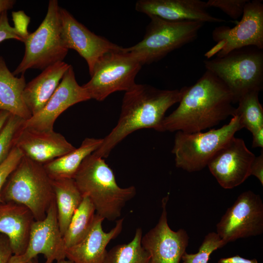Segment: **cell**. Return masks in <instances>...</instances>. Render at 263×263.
<instances>
[{
  "instance_id": "cell-1",
  "label": "cell",
  "mask_w": 263,
  "mask_h": 263,
  "mask_svg": "<svg viewBox=\"0 0 263 263\" xmlns=\"http://www.w3.org/2000/svg\"><path fill=\"white\" fill-rule=\"evenodd\" d=\"M178 107L165 116L158 132L193 133L218 125L235 115L233 95L217 77L206 71L184 92Z\"/></svg>"
},
{
  "instance_id": "cell-2",
  "label": "cell",
  "mask_w": 263,
  "mask_h": 263,
  "mask_svg": "<svg viewBox=\"0 0 263 263\" xmlns=\"http://www.w3.org/2000/svg\"><path fill=\"white\" fill-rule=\"evenodd\" d=\"M184 92V87L180 90H160L147 84H136L124 94L116 125L94 153L105 158L133 132L144 128L158 131L166 112L180 102Z\"/></svg>"
},
{
  "instance_id": "cell-3",
  "label": "cell",
  "mask_w": 263,
  "mask_h": 263,
  "mask_svg": "<svg viewBox=\"0 0 263 263\" xmlns=\"http://www.w3.org/2000/svg\"><path fill=\"white\" fill-rule=\"evenodd\" d=\"M73 179L83 197L93 204L96 213L110 221L120 217L124 206L136 194L134 186L119 187L113 169L94 152L83 161Z\"/></svg>"
},
{
  "instance_id": "cell-4",
  "label": "cell",
  "mask_w": 263,
  "mask_h": 263,
  "mask_svg": "<svg viewBox=\"0 0 263 263\" xmlns=\"http://www.w3.org/2000/svg\"><path fill=\"white\" fill-rule=\"evenodd\" d=\"M0 198L25 206L35 221L45 218L55 199L52 179L43 165L24 156L7 178Z\"/></svg>"
},
{
  "instance_id": "cell-5",
  "label": "cell",
  "mask_w": 263,
  "mask_h": 263,
  "mask_svg": "<svg viewBox=\"0 0 263 263\" xmlns=\"http://www.w3.org/2000/svg\"><path fill=\"white\" fill-rule=\"evenodd\" d=\"M206 71L217 77L231 93L234 103L263 87V50L250 46L204 61Z\"/></svg>"
},
{
  "instance_id": "cell-6",
  "label": "cell",
  "mask_w": 263,
  "mask_h": 263,
  "mask_svg": "<svg viewBox=\"0 0 263 263\" xmlns=\"http://www.w3.org/2000/svg\"><path fill=\"white\" fill-rule=\"evenodd\" d=\"M143 39L124 50L142 65L164 58L169 53L194 41L204 23L195 21H172L150 17Z\"/></svg>"
},
{
  "instance_id": "cell-7",
  "label": "cell",
  "mask_w": 263,
  "mask_h": 263,
  "mask_svg": "<svg viewBox=\"0 0 263 263\" xmlns=\"http://www.w3.org/2000/svg\"><path fill=\"white\" fill-rule=\"evenodd\" d=\"M242 129L239 117L235 115L228 124L217 129L193 133L177 132L171 150L176 167L189 172L203 169L218 150Z\"/></svg>"
},
{
  "instance_id": "cell-8",
  "label": "cell",
  "mask_w": 263,
  "mask_h": 263,
  "mask_svg": "<svg viewBox=\"0 0 263 263\" xmlns=\"http://www.w3.org/2000/svg\"><path fill=\"white\" fill-rule=\"evenodd\" d=\"M59 7L57 0H49L45 18L37 30L30 33L24 41V55L12 72L14 75L23 74L30 69L44 70L63 61L68 50L61 39Z\"/></svg>"
},
{
  "instance_id": "cell-9",
  "label": "cell",
  "mask_w": 263,
  "mask_h": 263,
  "mask_svg": "<svg viewBox=\"0 0 263 263\" xmlns=\"http://www.w3.org/2000/svg\"><path fill=\"white\" fill-rule=\"evenodd\" d=\"M138 59L124 48L108 52L95 64L91 79L82 86L91 99L102 101L115 92H127L135 85L142 67Z\"/></svg>"
},
{
  "instance_id": "cell-10",
  "label": "cell",
  "mask_w": 263,
  "mask_h": 263,
  "mask_svg": "<svg viewBox=\"0 0 263 263\" xmlns=\"http://www.w3.org/2000/svg\"><path fill=\"white\" fill-rule=\"evenodd\" d=\"M212 37L216 45L206 53L207 59L215 55L223 56L232 51L253 46L263 49V3L249 0L245 5L241 20L233 28L215 27Z\"/></svg>"
},
{
  "instance_id": "cell-11",
  "label": "cell",
  "mask_w": 263,
  "mask_h": 263,
  "mask_svg": "<svg viewBox=\"0 0 263 263\" xmlns=\"http://www.w3.org/2000/svg\"><path fill=\"white\" fill-rule=\"evenodd\" d=\"M217 233L227 244L263 232V203L251 190L240 194L217 224Z\"/></svg>"
},
{
  "instance_id": "cell-12",
  "label": "cell",
  "mask_w": 263,
  "mask_h": 263,
  "mask_svg": "<svg viewBox=\"0 0 263 263\" xmlns=\"http://www.w3.org/2000/svg\"><path fill=\"white\" fill-rule=\"evenodd\" d=\"M255 157L243 139L233 136L213 156L207 166L222 188L231 189L251 175Z\"/></svg>"
},
{
  "instance_id": "cell-13",
  "label": "cell",
  "mask_w": 263,
  "mask_h": 263,
  "mask_svg": "<svg viewBox=\"0 0 263 263\" xmlns=\"http://www.w3.org/2000/svg\"><path fill=\"white\" fill-rule=\"evenodd\" d=\"M60 37L64 47L76 51L86 61L92 75L94 68L104 54L122 47L90 31L67 10L59 7Z\"/></svg>"
},
{
  "instance_id": "cell-14",
  "label": "cell",
  "mask_w": 263,
  "mask_h": 263,
  "mask_svg": "<svg viewBox=\"0 0 263 263\" xmlns=\"http://www.w3.org/2000/svg\"><path fill=\"white\" fill-rule=\"evenodd\" d=\"M169 194L162 200V211L157 224L142 235L141 244L150 255L148 263H180L188 245L184 229L175 231L168 224L167 204Z\"/></svg>"
},
{
  "instance_id": "cell-15",
  "label": "cell",
  "mask_w": 263,
  "mask_h": 263,
  "mask_svg": "<svg viewBox=\"0 0 263 263\" xmlns=\"http://www.w3.org/2000/svg\"><path fill=\"white\" fill-rule=\"evenodd\" d=\"M90 99L85 89L77 82L71 65L45 106L24 121L23 127L40 131H53L55 121L63 112L75 104Z\"/></svg>"
},
{
  "instance_id": "cell-16",
  "label": "cell",
  "mask_w": 263,
  "mask_h": 263,
  "mask_svg": "<svg viewBox=\"0 0 263 263\" xmlns=\"http://www.w3.org/2000/svg\"><path fill=\"white\" fill-rule=\"evenodd\" d=\"M66 247L60 231L57 209L55 200L47 210L43 220L35 221L32 224L26 250L21 255L27 263L38 255L42 254L45 263H53L65 259Z\"/></svg>"
},
{
  "instance_id": "cell-17",
  "label": "cell",
  "mask_w": 263,
  "mask_h": 263,
  "mask_svg": "<svg viewBox=\"0 0 263 263\" xmlns=\"http://www.w3.org/2000/svg\"><path fill=\"white\" fill-rule=\"evenodd\" d=\"M14 146L25 156L44 165L72 151L75 147L54 130L37 131L22 126L17 133Z\"/></svg>"
},
{
  "instance_id": "cell-18",
  "label": "cell",
  "mask_w": 263,
  "mask_h": 263,
  "mask_svg": "<svg viewBox=\"0 0 263 263\" xmlns=\"http://www.w3.org/2000/svg\"><path fill=\"white\" fill-rule=\"evenodd\" d=\"M135 10L150 16L172 21L222 23L226 21L211 15L206 2L201 0H139Z\"/></svg>"
},
{
  "instance_id": "cell-19",
  "label": "cell",
  "mask_w": 263,
  "mask_h": 263,
  "mask_svg": "<svg viewBox=\"0 0 263 263\" xmlns=\"http://www.w3.org/2000/svg\"><path fill=\"white\" fill-rule=\"evenodd\" d=\"M104 219L96 213L93 225L86 237L77 244L66 249V258L73 263H103L106 247L123 228L124 218L117 220L109 232L102 228Z\"/></svg>"
},
{
  "instance_id": "cell-20",
  "label": "cell",
  "mask_w": 263,
  "mask_h": 263,
  "mask_svg": "<svg viewBox=\"0 0 263 263\" xmlns=\"http://www.w3.org/2000/svg\"><path fill=\"white\" fill-rule=\"evenodd\" d=\"M35 221L32 212L25 206L0 202V233L9 239L14 255H21L25 252Z\"/></svg>"
},
{
  "instance_id": "cell-21",
  "label": "cell",
  "mask_w": 263,
  "mask_h": 263,
  "mask_svg": "<svg viewBox=\"0 0 263 263\" xmlns=\"http://www.w3.org/2000/svg\"><path fill=\"white\" fill-rule=\"evenodd\" d=\"M70 65L64 61H58L43 70L26 84L22 97L32 116L45 106Z\"/></svg>"
},
{
  "instance_id": "cell-22",
  "label": "cell",
  "mask_w": 263,
  "mask_h": 263,
  "mask_svg": "<svg viewBox=\"0 0 263 263\" xmlns=\"http://www.w3.org/2000/svg\"><path fill=\"white\" fill-rule=\"evenodd\" d=\"M26 83L24 74L14 75L0 56V111H5L25 121L32 114L24 102L22 94Z\"/></svg>"
},
{
  "instance_id": "cell-23",
  "label": "cell",
  "mask_w": 263,
  "mask_h": 263,
  "mask_svg": "<svg viewBox=\"0 0 263 263\" xmlns=\"http://www.w3.org/2000/svg\"><path fill=\"white\" fill-rule=\"evenodd\" d=\"M102 142V138H86L78 148L43 167L51 179H73L83 161L96 150Z\"/></svg>"
},
{
  "instance_id": "cell-24",
  "label": "cell",
  "mask_w": 263,
  "mask_h": 263,
  "mask_svg": "<svg viewBox=\"0 0 263 263\" xmlns=\"http://www.w3.org/2000/svg\"><path fill=\"white\" fill-rule=\"evenodd\" d=\"M52 182L59 227L63 236L83 197L73 178L52 179Z\"/></svg>"
},
{
  "instance_id": "cell-25",
  "label": "cell",
  "mask_w": 263,
  "mask_h": 263,
  "mask_svg": "<svg viewBox=\"0 0 263 263\" xmlns=\"http://www.w3.org/2000/svg\"><path fill=\"white\" fill-rule=\"evenodd\" d=\"M96 211L90 199L84 196L75 212L63 238L66 249L83 240L94 223Z\"/></svg>"
},
{
  "instance_id": "cell-26",
  "label": "cell",
  "mask_w": 263,
  "mask_h": 263,
  "mask_svg": "<svg viewBox=\"0 0 263 263\" xmlns=\"http://www.w3.org/2000/svg\"><path fill=\"white\" fill-rule=\"evenodd\" d=\"M142 230L137 228L127 244L114 246L107 251L103 263H148L150 255L141 244Z\"/></svg>"
},
{
  "instance_id": "cell-27",
  "label": "cell",
  "mask_w": 263,
  "mask_h": 263,
  "mask_svg": "<svg viewBox=\"0 0 263 263\" xmlns=\"http://www.w3.org/2000/svg\"><path fill=\"white\" fill-rule=\"evenodd\" d=\"M259 93L253 92L241 97L235 108V115L238 116L243 128L253 133L263 128V108L259 99Z\"/></svg>"
},
{
  "instance_id": "cell-28",
  "label": "cell",
  "mask_w": 263,
  "mask_h": 263,
  "mask_svg": "<svg viewBox=\"0 0 263 263\" xmlns=\"http://www.w3.org/2000/svg\"><path fill=\"white\" fill-rule=\"evenodd\" d=\"M226 244L217 233L210 232L205 236L197 253L185 252L182 257V263H208L211 254Z\"/></svg>"
},
{
  "instance_id": "cell-29",
  "label": "cell",
  "mask_w": 263,
  "mask_h": 263,
  "mask_svg": "<svg viewBox=\"0 0 263 263\" xmlns=\"http://www.w3.org/2000/svg\"><path fill=\"white\" fill-rule=\"evenodd\" d=\"M24 120L10 114L0 132V164L7 157L14 147L16 135Z\"/></svg>"
},
{
  "instance_id": "cell-30",
  "label": "cell",
  "mask_w": 263,
  "mask_h": 263,
  "mask_svg": "<svg viewBox=\"0 0 263 263\" xmlns=\"http://www.w3.org/2000/svg\"><path fill=\"white\" fill-rule=\"evenodd\" d=\"M249 0H208L207 7L220 9L231 19L236 20L242 16L246 3Z\"/></svg>"
},
{
  "instance_id": "cell-31",
  "label": "cell",
  "mask_w": 263,
  "mask_h": 263,
  "mask_svg": "<svg viewBox=\"0 0 263 263\" xmlns=\"http://www.w3.org/2000/svg\"><path fill=\"white\" fill-rule=\"evenodd\" d=\"M23 156L21 151L14 146L7 157L0 164V202H2L0 198L2 187L7 178L16 168Z\"/></svg>"
},
{
  "instance_id": "cell-32",
  "label": "cell",
  "mask_w": 263,
  "mask_h": 263,
  "mask_svg": "<svg viewBox=\"0 0 263 263\" xmlns=\"http://www.w3.org/2000/svg\"><path fill=\"white\" fill-rule=\"evenodd\" d=\"M12 16L14 24V27L24 41L30 34L28 31V26L30 18L21 10L12 12Z\"/></svg>"
},
{
  "instance_id": "cell-33",
  "label": "cell",
  "mask_w": 263,
  "mask_h": 263,
  "mask_svg": "<svg viewBox=\"0 0 263 263\" xmlns=\"http://www.w3.org/2000/svg\"><path fill=\"white\" fill-rule=\"evenodd\" d=\"M8 39H15L24 42L14 27L10 25L7 11H5L0 14V43Z\"/></svg>"
},
{
  "instance_id": "cell-34",
  "label": "cell",
  "mask_w": 263,
  "mask_h": 263,
  "mask_svg": "<svg viewBox=\"0 0 263 263\" xmlns=\"http://www.w3.org/2000/svg\"><path fill=\"white\" fill-rule=\"evenodd\" d=\"M13 255L9 239L0 233V263H8Z\"/></svg>"
},
{
  "instance_id": "cell-35",
  "label": "cell",
  "mask_w": 263,
  "mask_h": 263,
  "mask_svg": "<svg viewBox=\"0 0 263 263\" xmlns=\"http://www.w3.org/2000/svg\"><path fill=\"white\" fill-rule=\"evenodd\" d=\"M251 175L255 176L263 186V151L260 154L255 157L250 170Z\"/></svg>"
},
{
  "instance_id": "cell-36",
  "label": "cell",
  "mask_w": 263,
  "mask_h": 263,
  "mask_svg": "<svg viewBox=\"0 0 263 263\" xmlns=\"http://www.w3.org/2000/svg\"><path fill=\"white\" fill-rule=\"evenodd\" d=\"M218 263H259L256 259H247L237 255L227 258L220 259Z\"/></svg>"
},
{
  "instance_id": "cell-37",
  "label": "cell",
  "mask_w": 263,
  "mask_h": 263,
  "mask_svg": "<svg viewBox=\"0 0 263 263\" xmlns=\"http://www.w3.org/2000/svg\"><path fill=\"white\" fill-rule=\"evenodd\" d=\"M252 134V148H263V128Z\"/></svg>"
},
{
  "instance_id": "cell-38",
  "label": "cell",
  "mask_w": 263,
  "mask_h": 263,
  "mask_svg": "<svg viewBox=\"0 0 263 263\" xmlns=\"http://www.w3.org/2000/svg\"><path fill=\"white\" fill-rule=\"evenodd\" d=\"M15 3L16 0H0V14L3 11L12 9Z\"/></svg>"
},
{
  "instance_id": "cell-39",
  "label": "cell",
  "mask_w": 263,
  "mask_h": 263,
  "mask_svg": "<svg viewBox=\"0 0 263 263\" xmlns=\"http://www.w3.org/2000/svg\"><path fill=\"white\" fill-rule=\"evenodd\" d=\"M11 114L5 111H0V132Z\"/></svg>"
},
{
  "instance_id": "cell-40",
  "label": "cell",
  "mask_w": 263,
  "mask_h": 263,
  "mask_svg": "<svg viewBox=\"0 0 263 263\" xmlns=\"http://www.w3.org/2000/svg\"><path fill=\"white\" fill-rule=\"evenodd\" d=\"M8 263H25L21 255H13Z\"/></svg>"
},
{
  "instance_id": "cell-41",
  "label": "cell",
  "mask_w": 263,
  "mask_h": 263,
  "mask_svg": "<svg viewBox=\"0 0 263 263\" xmlns=\"http://www.w3.org/2000/svg\"><path fill=\"white\" fill-rule=\"evenodd\" d=\"M56 263H73L68 260H66L65 259H63V260L57 261Z\"/></svg>"
},
{
  "instance_id": "cell-42",
  "label": "cell",
  "mask_w": 263,
  "mask_h": 263,
  "mask_svg": "<svg viewBox=\"0 0 263 263\" xmlns=\"http://www.w3.org/2000/svg\"><path fill=\"white\" fill-rule=\"evenodd\" d=\"M27 263H39L38 261L34 260V259Z\"/></svg>"
}]
</instances>
